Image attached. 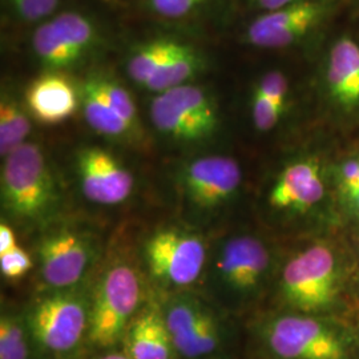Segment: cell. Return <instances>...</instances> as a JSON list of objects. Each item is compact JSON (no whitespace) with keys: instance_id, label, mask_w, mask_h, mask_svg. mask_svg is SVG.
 <instances>
[{"instance_id":"cell-1","label":"cell","mask_w":359,"mask_h":359,"mask_svg":"<svg viewBox=\"0 0 359 359\" xmlns=\"http://www.w3.org/2000/svg\"><path fill=\"white\" fill-rule=\"evenodd\" d=\"M57 200L56 184L40 147L25 142L6 157L1 168V203L15 218L38 221Z\"/></svg>"},{"instance_id":"cell-2","label":"cell","mask_w":359,"mask_h":359,"mask_svg":"<svg viewBox=\"0 0 359 359\" xmlns=\"http://www.w3.org/2000/svg\"><path fill=\"white\" fill-rule=\"evenodd\" d=\"M140 297V278L132 266L120 262L105 270L90 305V342L102 347L116 345L130 325Z\"/></svg>"},{"instance_id":"cell-3","label":"cell","mask_w":359,"mask_h":359,"mask_svg":"<svg viewBox=\"0 0 359 359\" xmlns=\"http://www.w3.org/2000/svg\"><path fill=\"white\" fill-rule=\"evenodd\" d=\"M338 259L329 245L314 244L292 257L283 270L285 301L305 313L333 304L338 289Z\"/></svg>"},{"instance_id":"cell-4","label":"cell","mask_w":359,"mask_h":359,"mask_svg":"<svg viewBox=\"0 0 359 359\" xmlns=\"http://www.w3.org/2000/svg\"><path fill=\"white\" fill-rule=\"evenodd\" d=\"M149 115L156 129L176 142L206 140L218 127L215 103L200 87L189 84L158 93Z\"/></svg>"},{"instance_id":"cell-5","label":"cell","mask_w":359,"mask_h":359,"mask_svg":"<svg viewBox=\"0 0 359 359\" xmlns=\"http://www.w3.org/2000/svg\"><path fill=\"white\" fill-rule=\"evenodd\" d=\"M144 257L154 280L173 287H185L198 280L206 262L201 237L191 231L167 228L145 243Z\"/></svg>"},{"instance_id":"cell-6","label":"cell","mask_w":359,"mask_h":359,"mask_svg":"<svg viewBox=\"0 0 359 359\" xmlns=\"http://www.w3.org/2000/svg\"><path fill=\"white\" fill-rule=\"evenodd\" d=\"M90 310L80 295L57 290L38 299L28 316V326L40 346L68 353L88 332Z\"/></svg>"},{"instance_id":"cell-7","label":"cell","mask_w":359,"mask_h":359,"mask_svg":"<svg viewBox=\"0 0 359 359\" xmlns=\"http://www.w3.org/2000/svg\"><path fill=\"white\" fill-rule=\"evenodd\" d=\"M270 350L283 359H342L345 346L325 323L306 316L287 314L266 326Z\"/></svg>"},{"instance_id":"cell-8","label":"cell","mask_w":359,"mask_h":359,"mask_svg":"<svg viewBox=\"0 0 359 359\" xmlns=\"http://www.w3.org/2000/svg\"><path fill=\"white\" fill-rule=\"evenodd\" d=\"M330 7V0H295L262 13L248 27L246 40L266 50L289 47L321 26Z\"/></svg>"},{"instance_id":"cell-9","label":"cell","mask_w":359,"mask_h":359,"mask_svg":"<svg viewBox=\"0 0 359 359\" xmlns=\"http://www.w3.org/2000/svg\"><path fill=\"white\" fill-rule=\"evenodd\" d=\"M175 350L185 358H201L215 353L221 342L219 326L203 301L191 294L168 301L163 311Z\"/></svg>"},{"instance_id":"cell-10","label":"cell","mask_w":359,"mask_h":359,"mask_svg":"<svg viewBox=\"0 0 359 359\" xmlns=\"http://www.w3.org/2000/svg\"><path fill=\"white\" fill-rule=\"evenodd\" d=\"M96 28L77 13H63L38 27L32 47L40 62L51 69H65L84 57L95 46Z\"/></svg>"},{"instance_id":"cell-11","label":"cell","mask_w":359,"mask_h":359,"mask_svg":"<svg viewBox=\"0 0 359 359\" xmlns=\"http://www.w3.org/2000/svg\"><path fill=\"white\" fill-rule=\"evenodd\" d=\"M38 256L44 283L63 290L86 276L93 259V248L87 236L63 229L52 231L40 240Z\"/></svg>"},{"instance_id":"cell-12","label":"cell","mask_w":359,"mask_h":359,"mask_svg":"<svg viewBox=\"0 0 359 359\" xmlns=\"http://www.w3.org/2000/svg\"><path fill=\"white\" fill-rule=\"evenodd\" d=\"M269 268V252L252 236H237L222 245L215 261V280L229 294L255 292Z\"/></svg>"},{"instance_id":"cell-13","label":"cell","mask_w":359,"mask_h":359,"mask_svg":"<svg viewBox=\"0 0 359 359\" xmlns=\"http://www.w3.org/2000/svg\"><path fill=\"white\" fill-rule=\"evenodd\" d=\"M80 185L86 198L100 205L124 203L133 191L132 173L108 151L88 147L76 154Z\"/></svg>"},{"instance_id":"cell-14","label":"cell","mask_w":359,"mask_h":359,"mask_svg":"<svg viewBox=\"0 0 359 359\" xmlns=\"http://www.w3.org/2000/svg\"><path fill=\"white\" fill-rule=\"evenodd\" d=\"M243 181L241 168L226 156H208L188 164L182 185L193 205L210 210L228 203Z\"/></svg>"},{"instance_id":"cell-15","label":"cell","mask_w":359,"mask_h":359,"mask_svg":"<svg viewBox=\"0 0 359 359\" xmlns=\"http://www.w3.org/2000/svg\"><path fill=\"white\" fill-rule=\"evenodd\" d=\"M325 196L321 164L314 158L294 161L283 169L271 187L269 204L278 210L305 212Z\"/></svg>"},{"instance_id":"cell-16","label":"cell","mask_w":359,"mask_h":359,"mask_svg":"<svg viewBox=\"0 0 359 359\" xmlns=\"http://www.w3.org/2000/svg\"><path fill=\"white\" fill-rule=\"evenodd\" d=\"M75 87L60 74H46L26 92L28 111L41 124H59L74 115L77 108Z\"/></svg>"},{"instance_id":"cell-17","label":"cell","mask_w":359,"mask_h":359,"mask_svg":"<svg viewBox=\"0 0 359 359\" xmlns=\"http://www.w3.org/2000/svg\"><path fill=\"white\" fill-rule=\"evenodd\" d=\"M326 81L334 102L346 111L359 108V44L338 39L329 53Z\"/></svg>"},{"instance_id":"cell-18","label":"cell","mask_w":359,"mask_h":359,"mask_svg":"<svg viewBox=\"0 0 359 359\" xmlns=\"http://www.w3.org/2000/svg\"><path fill=\"white\" fill-rule=\"evenodd\" d=\"M175 350L163 311L147 309L129 325L127 354L132 359H172Z\"/></svg>"},{"instance_id":"cell-19","label":"cell","mask_w":359,"mask_h":359,"mask_svg":"<svg viewBox=\"0 0 359 359\" xmlns=\"http://www.w3.org/2000/svg\"><path fill=\"white\" fill-rule=\"evenodd\" d=\"M80 99L84 117L90 128L107 137H124L130 133L127 123L121 118L100 90L96 77H90L81 86Z\"/></svg>"},{"instance_id":"cell-20","label":"cell","mask_w":359,"mask_h":359,"mask_svg":"<svg viewBox=\"0 0 359 359\" xmlns=\"http://www.w3.org/2000/svg\"><path fill=\"white\" fill-rule=\"evenodd\" d=\"M201 68V59L192 47L175 41L165 60L144 86L156 93L187 84Z\"/></svg>"},{"instance_id":"cell-21","label":"cell","mask_w":359,"mask_h":359,"mask_svg":"<svg viewBox=\"0 0 359 359\" xmlns=\"http://www.w3.org/2000/svg\"><path fill=\"white\" fill-rule=\"evenodd\" d=\"M31 132V123L25 108L8 95L0 102V154H8L26 142Z\"/></svg>"},{"instance_id":"cell-22","label":"cell","mask_w":359,"mask_h":359,"mask_svg":"<svg viewBox=\"0 0 359 359\" xmlns=\"http://www.w3.org/2000/svg\"><path fill=\"white\" fill-rule=\"evenodd\" d=\"M173 44V40L158 39L137 48L128 60L127 71L130 79L137 84L145 86L147 81L154 76L157 68L165 60Z\"/></svg>"},{"instance_id":"cell-23","label":"cell","mask_w":359,"mask_h":359,"mask_svg":"<svg viewBox=\"0 0 359 359\" xmlns=\"http://www.w3.org/2000/svg\"><path fill=\"white\" fill-rule=\"evenodd\" d=\"M0 359H28L25 322L13 314L0 318Z\"/></svg>"},{"instance_id":"cell-24","label":"cell","mask_w":359,"mask_h":359,"mask_svg":"<svg viewBox=\"0 0 359 359\" xmlns=\"http://www.w3.org/2000/svg\"><path fill=\"white\" fill-rule=\"evenodd\" d=\"M96 81L100 90H103L108 102L115 108L116 112L127 123L130 132H135L139 127V117H137L136 105L133 99L130 97L128 90L123 88L115 81L104 77H96Z\"/></svg>"},{"instance_id":"cell-25","label":"cell","mask_w":359,"mask_h":359,"mask_svg":"<svg viewBox=\"0 0 359 359\" xmlns=\"http://www.w3.org/2000/svg\"><path fill=\"white\" fill-rule=\"evenodd\" d=\"M337 188L347 208L359 215V157L347 158L338 167Z\"/></svg>"},{"instance_id":"cell-26","label":"cell","mask_w":359,"mask_h":359,"mask_svg":"<svg viewBox=\"0 0 359 359\" xmlns=\"http://www.w3.org/2000/svg\"><path fill=\"white\" fill-rule=\"evenodd\" d=\"M283 112V109H280L273 103L268 96H265L261 90L256 88L252 100V117L255 127L258 130L268 132L274 128Z\"/></svg>"},{"instance_id":"cell-27","label":"cell","mask_w":359,"mask_h":359,"mask_svg":"<svg viewBox=\"0 0 359 359\" xmlns=\"http://www.w3.org/2000/svg\"><path fill=\"white\" fill-rule=\"evenodd\" d=\"M31 268H32L31 257L19 245L13 246V249L4 253H0V270L6 278H10V280L19 278L28 273Z\"/></svg>"},{"instance_id":"cell-28","label":"cell","mask_w":359,"mask_h":359,"mask_svg":"<svg viewBox=\"0 0 359 359\" xmlns=\"http://www.w3.org/2000/svg\"><path fill=\"white\" fill-rule=\"evenodd\" d=\"M261 90L265 96H268L273 103L276 104L280 109H285L286 99L289 93V84L287 79L280 71H270L261 77L256 87Z\"/></svg>"},{"instance_id":"cell-29","label":"cell","mask_w":359,"mask_h":359,"mask_svg":"<svg viewBox=\"0 0 359 359\" xmlns=\"http://www.w3.org/2000/svg\"><path fill=\"white\" fill-rule=\"evenodd\" d=\"M154 13L168 19H180L192 13L204 0H149Z\"/></svg>"},{"instance_id":"cell-30","label":"cell","mask_w":359,"mask_h":359,"mask_svg":"<svg viewBox=\"0 0 359 359\" xmlns=\"http://www.w3.org/2000/svg\"><path fill=\"white\" fill-rule=\"evenodd\" d=\"M15 10L27 22H36L51 15L59 0H13Z\"/></svg>"},{"instance_id":"cell-31","label":"cell","mask_w":359,"mask_h":359,"mask_svg":"<svg viewBox=\"0 0 359 359\" xmlns=\"http://www.w3.org/2000/svg\"><path fill=\"white\" fill-rule=\"evenodd\" d=\"M16 237L13 228L8 224L1 222L0 225V253H4L16 246Z\"/></svg>"},{"instance_id":"cell-32","label":"cell","mask_w":359,"mask_h":359,"mask_svg":"<svg viewBox=\"0 0 359 359\" xmlns=\"http://www.w3.org/2000/svg\"><path fill=\"white\" fill-rule=\"evenodd\" d=\"M252 1L259 10L266 13V11H271V10H277V8L283 7L286 4H290L295 0H252Z\"/></svg>"},{"instance_id":"cell-33","label":"cell","mask_w":359,"mask_h":359,"mask_svg":"<svg viewBox=\"0 0 359 359\" xmlns=\"http://www.w3.org/2000/svg\"><path fill=\"white\" fill-rule=\"evenodd\" d=\"M99 359H132L129 357L128 354H121V353H111L107 354L104 357H100Z\"/></svg>"}]
</instances>
